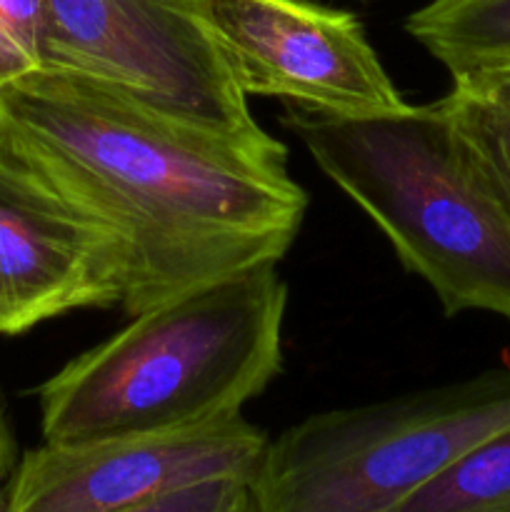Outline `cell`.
Wrapping results in <instances>:
<instances>
[{
	"label": "cell",
	"instance_id": "1",
	"mask_svg": "<svg viewBox=\"0 0 510 512\" xmlns=\"http://www.w3.org/2000/svg\"><path fill=\"white\" fill-rule=\"evenodd\" d=\"M0 155L98 225L133 315L295 243L308 195L273 135H233L80 75L40 68L0 88Z\"/></svg>",
	"mask_w": 510,
	"mask_h": 512
},
{
	"label": "cell",
	"instance_id": "2",
	"mask_svg": "<svg viewBox=\"0 0 510 512\" xmlns=\"http://www.w3.org/2000/svg\"><path fill=\"white\" fill-rule=\"evenodd\" d=\"M285 305L278 263H263L133 315L40 385L43 443L238 418L283 368Z\"/></svg>",
	"mask_w": 510,
	"mask_h": 512
},
{
	"label": "cell",
	"instance_id": "3",
	"mask_svg": "<svg viewBox=\"0 0 510 512\" xmlns=\"http://www.w3.org/2000/svg\"><path fill=\"white\" fill-rule=\"evenodd\" d=\"M285 125L445 315L510 323V205L438 100L370 115L295 108Z\"/></svg>",
	"mask_w": 510,
	"mask_h": 512
},
{
	"label": "cell",
	"instance_id": "4",
	"mask_svg": "<svg viewBox=\"0 0 510 512\" xmlns=\"http://www.w3.org/2000/svg\"><path fill=\"white\" fill-rule=\"evenodd\" d=\"M510 428V368L315 413L268 440L260 512H398L468 450Z\"/></svg>",
	"mask_w": 510,
	"mask_h": 512
},
{
	"label": "cell",
	"instance_id": "5",
	"mask_svg": "<svg viewBox=\"0 0 510 512\" xmlns=\"http://www.w3.org/2000/svg\"><path fill=\"white\" fill-rule=\"evenodd\" d=\"M43 68L233 135H263L205 18V0H43Z\"/></svg>",
	"mask_w": 510,
	"mask_h": 512
},
{
	"label": "cell",
	"instance_id": "6",
	"mask_svg": "<svg viewBox=\"0 0 510 512\" xmlns=\"http://www.w3.org/2000/svg\"><path fill=\"white\" fill-rule=\"evenodd\" d=\"M235 85L330 115H370L405 100L348 10L313 0H205Z\"/></svg>",
	"mask_w": 510,
	"mask_h": 512
},
{
	"label": "cell",
	"instance_id": "7",
	"mask_svg": "<svg viewBox=\"0 0 510 512\" xmlns=\"http://www.w3.org/2000/svg\"><path fill=\"white\" fill-rule=\"evenodd\" d=\"M268 435L243 415L200 428L43 443L15 465L8 512H120L208 483H253Z\"/></svg>",
	"mask_w": 510,
	"mask_h": 512
},
{
	"label": "cell",
	"instance_id": "8",
	"mask_svg": "<svg viewBox=\"0 0 510 512\" xmlns=\"http://www.w3.org/2000/svg\"><path fill=\"white\" fill-rule=\"evenodd\" d=\"M123 293L108 235L0 155V335L70 310L123 305Z\"/></svg>",
	"mask_w": 510,
	"mask_h": 512
},
{
	"label": "cell",
	"instance_id": "9",
	"mask_svg": "<svg viewBox=\"0 0 510 512\" xmlns=\"http://www.w3.org/2000/svg\"><path fill=\"white\" fill-rule=\"evenodd\" d=\"M405 30L450 78L510 65V0H430Z\"/></svg>",
	"mask_w": 510,
	"mask_h": 512
},
{
	"label": "cell",
	"instance_id": "10",
	"mask_svg": "<svg viewBox=\"0 0 510 512\" xmlns=\"http://www.w3.org/2000/svg\"><path fill=\"white\" fill-rule=\"evenodd\" d=\"M510 205V65L453 78L438 100Z\"/></svg>",
	"mask_w": 510,
	"mask_h": 512
},
{
	"label": "cell",
	"instance_id": "11",
	"mask_svg": "<svg viewBox=\"0 0 510 512\" xmlns=\"http://www.w3.org/2000/svg\"><path fill=\"white\" fill-rule=\"evenodd\" d=\"M398 512H510V428L468 450Z\"/></svg>",
	"mask_w": 510,
	"mask_h": 512
},
{
	"label": "cell",
	"instance_id": "12",
	"mask_svg": "<svg viewBox=\"0 0 510 512\" xmlns=\"http://www.w3.org/2000/svg\"><path fill=\"white\" fill-rule=\"evenodd\" d=\"M43 68V0H0V88Z\"/></svg>",
	"mask_w": 510,
	"mask_h": 512
},
{
	"label": "cell",
	"instance_id": "13",
	"mask_svg": "<svg viewBox=\"0 0 510 512\" xmlns=\"http://www.w3.org/2000/svg\"><path fill=\"white\" fill-rule=\"evenodd\" d=\"M120 512H260L248 480H208Z\"/></svg>",
	"mask_w": 510,
	"mask_h": 512
},
{
	"label": "cell",
	"instance_id": "14",
	"mask_svg": "<svg viewBox=\"0 0 510 512\" xmlns=\"http://www.w3.org/2000/svg\"><path fill=\"white\" fill-rule=\"evenodd\" d=\"M15 470V440L5 413L3 395H0V512H8V485Z\"/></svg>",
	"mask_w": 510,
	"mask_h": 512
}]
</instances>
